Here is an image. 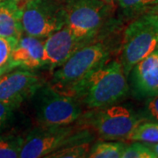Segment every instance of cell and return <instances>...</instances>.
<instances>
[{"instance_id":"obj_5","label":"cell","mask_w":158,"mask_h":158,"mask_svg":"<svg viewBox=\"0 0 158 158\" xmlns=\"http://www.w3.org/2000/svg\"><path fill=\"white\" fill-rule=\"evenodd\" d=\"M94 135L89 129H77L71 125L40 127L24 138L19 153L21 158L47 157L61 148L80 142H90Z\"/></svg>"},{"instance_id":"obj_14","label":"cell","mask_w":158,"mask_h":158,"mask_svg":"<svg viewBox=\"0 0 158 158\" xmlns=\"http://www.w3.org/2000/svg\"><path fill=\"white\" fill-rule=\"evenodd\" d=\"M125 141L156 143L158 142V121L142 120L130 133Z\"/></svg>"},{"instance_id":"obj_15","label":"cell","mask_w":158,"mask_h":158,"mask_svg":"<svg viewBox=\"0 0 158 158\" xmlns=\"http://www.w3.org/2000/svg\"><path fill=\"white\" fill-rule=\"evenodd\" d=\"M127 143L123 141H101L90 148L87 157L90 158H121Z\"/></svg>"},{"instance_id":"obj_1","label":"cell","mask_w":158,"mask_h":158,"mask_svg":"<svg viewBox=\"0 0 158 158\" xmlns=\"http://www.w3.org/2000/svg\"><path fill=\"white\" fill-rule=\"evenodd\" d=\"M129 84L119 61H107L71 92L89 109H98L120 102L129 93Z\"/></svg>"},{"instance_id":"obj_21","label":"cell","mask_w":158,"mask_h":158,"mask_svg":"<svg viewBox=\"0 0 158 158\" xmlns=\"http://www.w3.org/2000/svg\"><path fill=\"white\" fill-rule=\"evenodd\" d=\"M16 109L12 105L4 101H0V133L7 127L13 116Z\"/></svg>"},{"instance_id":"obj_3","label":"cell","mask_w":158,"mask_h":158,"mask_svg":"<svg viewBox=\"0 0 158 158\" xmlns=\"http://www.w3.org/2000/svg\"><path fill=\"white\" fill-rule=\"evenodd\" d=\"M158 44V6L138 15L124 32L119 62L127 77Z\"/></svg>"},{"instance_id":"obj_17","label":"cell","mask_w":158,"mask_h":158,"mask_svg":"<svg viewBox=\"0 0 158 158\" xmlns=\"http://www.w3.org/2000/svg\"><path fill=\"white\" fill-rule=\"evenodd\" d=\"M90 142H80L61 148L51 153L48 158H83L87 157L90 149Z\"/></svg>"},{"instance_id":"obj_16","label":"cell","mask_w":158,"mask_h":158,"mask_svg":"<svg viewBox=\"0 0 158 158\" xmlns=\"http://www.w3.org/2000/svg\"><path fill=\"white\" fill-rule=\"evenodd\" d=\"M24 138L21 136L0 135V158L19 157Z\"/></svg>"},{"instance_id":"obj_23","label":"cell","mask_w":158,"mask_h":158,"mask_svg":"<svg viewBox=\"0 0 158 158\" xmlns=\"http://www.w3.org/2000/svg\"><path fill=\"white\" fill-rule=\"evenodd\" d=\"M146 144H147L148 147L153 152H154V154L156 155V158H158V142H156V143H146Z\"/></svg>"},{"instance_id":"obj_10","label":"cell","mask_w":158,"mask_h":158,"mask_svg":"<svg viewBox=\"0 0 158 158\" xmlns=\"http://www.w3.org/2000/svg\"><path fill=\"white\" fill-rule=\"evenodd\" d=\"M129 90L136 99H148L158 95V44L138 62L127 76Z\"/></svg>"},{"instance_id":"obj_2","label":"cell","mask_w":158,"mask_h":158,"mask_svg":"<svg viewBox=\"0 0 158 158\" xmlns=\"http://www.w3.org/2000/svg\"><path fill=\"white\" fill-rule=\"evenodd\" d=\"M109 58L110 49L106 44H85L55 69L51 85L57 90L70 95L93 71L109 61Z\"/></svg>"},{"instance_id":"obj_9","label":"cell","mask_w":158,"mask_h":158,"mask_svg":"<svg viewBox=\"0 0 158 158\" xmlns=\"http://www.w3.org/2000/svg\"><path fill=\"white\" fill-rule=\"evenodd\" d=\"M44 79L31 69H19L8 72L0 77V101L18 108L23 102L31 98Z\"/></svg>"},{"instance_id":"obj_13","label":"cell","mask_w":158,"mask_h":158,"mask_svg":"<svg viewBox=\"0 0 158 158\" xmlns=\"http://www.w3.org/2000/svg\"><path fill=\"white\" fill-rule=\"evenodd\" d=\"M22 9L13 0L0 1V37L19 39L23 34Z\"/></svg>"},{"instance_id":"obj_19","label":"cell","mask_w":158,"mask_h":158,"mask_svg":"<svg viewBox=\"0 0 158 158\" xmlns=\"http://www.w3.org/2000/svg\"><path fill=\"white\" fill-rule=\"evenodd\" d=\"M17 39L0 37V77L13 69L11 67V53Z\"/></svg>"},{"instance_id":"obj_20","label":"cell","mask_w":158,"mask_h":158,"mask_svg":"<svg viewBox=\"0 0 158 158\" xmlns=\"http://www.w3.org/2000/svg\"><path fill=\"white\" fill-rule=\"evenodd\" d=\"M121 158H156V156L146 143L133 141L125 148Z\"/></svg>"},{"instance_id":"obj_11","label":"cell","mask_w":158,"mask_h":158,"mask_svg":"<svg viewBox=\"0 0 158 158\" xmlns=\"http://www.w3.org/2000/svg\"><path fill=\"white\" fill-rule=\"evenodd\" d=\"M85 41L77 37L65 25L44 40V67L50 70L56 69L76 51L85 45Z\"/></svg>"},{"instance_id":"obj_8","label":"cell","mask_w":158,"mask_h":158,"mask_svg":"<svg viewBox=\"0 0 158 158\" xmlns=\"http://www.w3.org/2000/svg\"><path fill=\"white\" fill-rule=\"evenodd\" d=\"M21 9L23 33L30 36L46 39L66 25L63 7L49 0H30Z\"/></svg>"},{"instance_id":"obj_27","label":"cell","mask_w":158,"mask_h":158,"mask_svg":"<svg viewBox=\"0 0 158 158\" xmlns=\"http://www.w3.org/2000/svg\"><path fill=\"white\" fill-rule=\"evenodd\" d=\"M0 1H1V0H0Z\"/></svg>"},{"instance_id":"obj_4","label":"cell","mask_w":158,"mask_h":158,"mask_svg":"<svg viewBox=\"0 0 158 158\" xmlns=\"http://www.w3.org/2000/svg\"><path fill=\"white\" fill-rule=\"evenodd\" d=\"M31 98L36 119L42 127L72 125L83 114L77 98L57 90L51 85L40 86Z\"/></svg>"},{"instance_id":"obj_25","label":"cell","mask_w":158,"mask_h":158,"mask_svg":"<svg viewBox=\"0 0 158 158\" xmlns=\"http://www.w3.org/2000/svg\"><path fill=\"white\" fill-rule=\"evenodd\" d=\"M102 1L106 3L109 6H113V4H114V2H117V0H102Z\"/></svg>"},{"instance_id":"obj_7","label":"cell","mask_w":158,"mask_h":158,"mask_svg":"<svg viewBox=\"0 0 158 158\" xmlns=\"http://www.w3.org/2000/svg\"><path fill=\"white\" fill-rule=\"evenodd\" d=\"M109 6L102 0H70L63 7L66 26L77 37L87 41L103 25Z\"/></svg>"},{"instance_id":"obj_26","label":"cell","mask_w":158,"mask_h":158,"mask_svg":"<svg viewBox=\"0 0 158 158\" xmlns=\"http://www.w3.org/2000/svg\"></svg>"},{"instance_id":"obj_6","label":"cell","mask_w":158,"mask_h":158,"mask_svg":"<svg viewBox=\"0 0 158 158\" xmlns=\"http://www.w3.org/2000/svg\"><path fill=\"white\" fill-rule=\"evenodd\" d=\"M88 118L89 125L106 141H123L144 118L132 108L120 105L93 109Z\"/></svg>"},{"instance_id":"obj_24","label":"cell","mask_w":158,"mask_h":158,"mask_svg":"<svg viewBox=\"0 0 158 158\" xmlns=\"http://www.w3.org/2000/svg\"><path fill=\"white\" fill-rule=\"evenodd\" d=\"M13 1H14L20 8H22L23 6H25L27 2H29L30 0H13Z\"/></svg>"},{"instance_id":"obj_22","label":"cell","mask_w":158,"mask_h":158,"mask_svg":"<svg viewBox=\"0 0 158 158\" xmlns=\"http://www.w3.org/2000/svg\"><path fill=\"white\" fill-rule=\"evenodd\" d=\"M145 113L148 118L158 121V95L147 99Z\"/></svg>"},{"instance_id":"obj_18","label":"cell","mask_w":158,"mask_h":158,"mask_svg":"<svg viewBox=\"0 0 158 158\" xmlns=\"http://www.w3.org/2000/svg\"><path fill=\"white\" fill-rule=\"evenodd\" d=\"M119 7L127 14L138 16L158 6V0H117Z\"/></svg>"},{"instance_id":"obj_12","label":"cell","mask_w":158,"mask_h":158,"mask_svg":"<svg viewBox=\"0 0 158 158\" xmlns=\"http://www.w3.org/2000/svg\"><path fill=\"white\" fill-rule=\"evenodd\" d=\"M44 39L21 35L11 53V67L37 69L44 67Z\"/></svg>"}]
</instances>
